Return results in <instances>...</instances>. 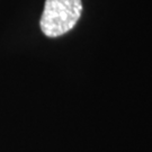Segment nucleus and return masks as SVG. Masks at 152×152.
Here are the masks:
<instances>
[{
	"mask_svg": "<svg viewBox=\"0 0 152 152\" xmlns=\"http://www.w3.org/2000/svg\"><path fill=\"white\" fill-rule=\"evenodd\" d=\"M81 12V0H45L41 29L48 37H59L76 26Z\"/></svg>",
	"mask_w": 152,
	"mask_h": 152,
	"instance_id": "nucleus-1",
	"label": "nucleus"
}]
</instances>
